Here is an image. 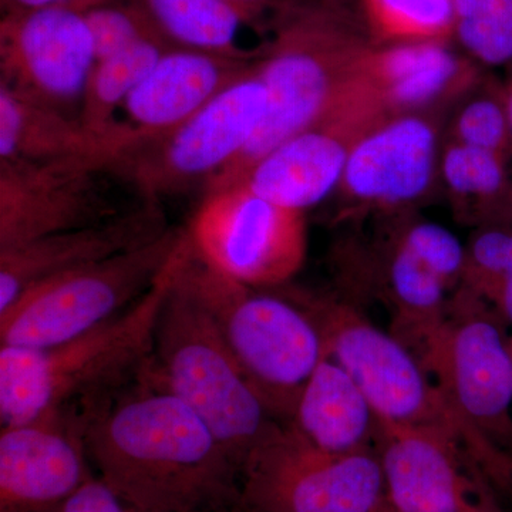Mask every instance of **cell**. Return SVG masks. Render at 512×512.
<instances>
[{"label":"cell","instance_id":"1","mask_svg":"<svg viewBox=\"0 0 512 512\" xmlns=\"http://www.w3.org/2000/svg\"><path fill=\"white\" fill-rule=\"evenodd\" d=\"M146 389L86 407L87 456L136 512H241L239 470L210 427L147 372Z\"/></svg>","mask_w":512,"mask_h":512},{"label":"cell","instance_id":"2","mask_svg":"<svg viewBox=\"0 0 512 512\" xmlns=\"http://www.w3.org/2000/svg\"><path fill=\"white\" fill-rule=\"evenodd\" d=\"M190 251L187 231L156 284L116 318L52 348L0 346L3 426L89 406L153 359L158 318Z\"/></svg>","mask_w":512,"mask_h":512},{"label":"cell","instance_id":"3","mask_svg":"<svg viewBox=\"0 0 512 512\" xmlns=\"http://www.w3.org/2000/svg\"><path fill=\"white\" fill-rule=\"evenodd\" d=\"M370 43L345 0H315L275 13L268 45L255 62L268 90V113L244 153L208 190L237 183L259 158L326 116L355 80Z\"/></svg>","mask_w":512,"mask_h":512},{"label":"cell","instance_id":"4","mask_svg":"<svg viewBox=\"0 0 512 512\" xmlns=\"http://www.w3.org/2000/svg\"><path fill=\"white\" fill-rule=\"evenodd\" d=\"M315 320L326 353L360 387L377 420L399 426L429 427L460 440L490 484L512 474V454L484 436L458 410L416 355L349 303L293 295Z\"/></svg>","mask_w":512,"mask_h":512},{"label":"cell","instance_id":"5","mask_svg":"<svg viewBox=\"0 0 512 512\" xmlns=\"http://www.w3.org/2000/svg\"><path fill=\"white\" fill-rule=\"evenodd\" d=\"M204 303L248 383L274 419L291 420L299 394L326 356L315 320L293 298L239 284L190 251L180 271Z\"/></svg>","mask_w":512,"mask_h":512},{"label":"cell","instance_id":"6","mask_svg":"<svg viewBox=\"0 0 512 512\" xmlns=\"http://www.w3.org/2000/svg\"><path fill=\"white\" fill-rule=\"evenodd\" d=\"M151 365L150 376L200 416L241 471L249 450L276 419L180 272L158 318Z\"/></svg>","mask_w":512,"mask_h":512},{"label":"cell","instance_id":"7","mask_svg":"<svg viewBox=\"0 0 512 512\" xmlns=\"http://www.w3.org/2000/svg\"><path fill=\"white\" fill-rule=\"evenodd\" d=\"M184 237L170 228L143 247L30 286L0 312V345L52 348L116 318L156 284Z\"/></svg>","mask_w":512,"mask_h":512},{"label":"cell","instance_id":"8","mask_svg":"<svg viewBox=\"0 0 512 512\" xmlns=\"http://www.w3.org/2000/svg\"><path fill=\"white\" fill-rule=\"evenodd\" d=\"M239 484L255 512H375L384 493L376 448L333 453L279 420L249 450Z\"/></svg>","mask_w":512,"mask_h":512},{"label":"cell","instance_id":"9","mask_svg":"<svg viewBox=\"0 0 512 512\" xmlns=\"http://www.w3.org/2000/svg\"><path fill=\"white\" fill-rule=\"evenodd\" d=\"M269 107L255 63L170 133L119 158L110 173L141 200L161 202L195 184H210L231 167L264 123Z\"/></svg>","mask_w":512,"mask_h":512},{"label":"cell","instance_id":"10","mask_svg":"<svg viewBox=\"0 0 512 512\" xmlns=\"http://www.w3.org/2000/svg\"><path fill=\"white\" fill-rule=\"evenodd\" d=\"M192 252L239 284H288L308 255L305 212L282 207L245 183L210 188L187 229Z\"/></svg>","mask_w":512,"mask_h":512},{"label":"cell","instance_id":"11","mask_svg":"<svg viewBox=\"0 0 512 512\" xmlns=\"http://www.w3.org/2000/svg\"><path fill=\"white\" fill-rule=\"evenodd\" d=\"M507 326L460 285L419 362L484 436L512 451V353Z\"/></svg>","mask_w":512,"mask_h":512},{"label":"cell","instance_id":"12","mask_svg":"<svg viewBox=\"0 0 512 512\" xmlns=\"http://www.w3.org/2000/svg\"><path fill=\"white\" fill-rule=\"evenodd\" d=\"M451 109L393 114L370 128L350 154L336 194L349 212H407L427 202L440 181Z\"/></svg>","mask_w":512,"mask_h":512},{"label":"cell","instance_id":"13","mask_svg":"<svg viewBox=\"0 0 512 512\" xmlns=\"http://www.w3.org/2000/svg\"><path fill=\"white\" fill-rule=\"evenodd\" d=\"M387 116L356 77L326 116L259 158L237 183L282 207L306 212L338 192L357 141Z\"/></svg>","mask_w":512,"mask_h":512},{"label":"cell","instance_id":"14","mask_svg":"<svg viewBox=\"0 0 512 512\" xmlns=\"http://www.w3.org/2000/svg\"><path fill=\"white\" fill-rule=\"evenodd\" d=\"M376 453L392 512H498L476 460L444 431L379 420Z\"/></svg>","mask_w":512,"mask_h":512},{"label":"cell","instance_id":"15","mask_svg":"<svg viewBox=\"0 0 512 512\" xmlns=\"http://www.w3.org/2000/svg\"><path fill=\"white\" fill-rule=\"evenodd\" d=\"M94 64L92 33L82 10L2 15L0 86L10 92L64 113L73 114L76 106L79 113Z\"/></svg>","mask_w":512,"mask_h":512},{"label":"cell","instance_id":"16","mask_svg":"<svg viewBox=\"0 0 512 512\" xmlns=\"http://www.w3.org/2000/svg\"><path fill=\"white\" fill-rule=\"evenodd\" d=\"M93 160H0V249L19 247L119 214L101 190Z\"/></svg>","mask_w":512,"mask_h":512},{"label":"cell","instance_id":"17","mask_svg":"<svg viewBox=\"0 0 512 512\" xmlns=\"http://www.w3.org/2000/svg\"><path fill=\"white\" fill-rule=\"evenodd\" d=\"M70 409L0 433V512H50L93 476L86 413Z\"/></svg>","mask_w":512,"mask_h":512},{"label":"cell","instance_id":"18","mask_svg":"<svg viewBox=\"0 0 512 512\" xmlns=\"http://www.w3.org/2000/svg\"><path fill=\"white\" fill-rule=\"evenodd\" d=\"M254 63L173 46L123 104L106 137L111 165L170 133Z\"/></svg>","mask_w":512,"mask_h":512},{"label":"cell","instance_id":"19","mask_svg":"<svg viewBox=\"0 0 512 512\" xmlns=\"http://www.w3.org/2000/svg\"><path fill=\"white\" fill-rule=\"evenodd\" d=\"M168 229L161 202L143 200L133 210L89 227L0 249V312L43 279L133 251L163 237Z\"/></svg>","mask_w":512,"mask_h":512},{"label":"cell","instance_id":"20","mask_svg":"<svg viewBox=\"0 0 512 512\" xmlns=\"http://www.w3.org/2000/svg\"><path fill=\"white\" fill-rule=\"evenodd\" d=\"M488 72L444 40L370 43L357 76L393 114L450 109Z\"/></svg>","mask_w":512,"mask_h":512},{"label":"cell","instance_id":"21","mask_svg":"<svg viewBox=\"0 0 512 512\" xmlns=\"http://www.w3.org/2000/svg\"><path fill=\"white\" fill-rule=\"evenodd\" d=\"M174 46L255 63L268 42L274 15L234 0H140Z\"/></svg>","mask_w":512,"mask_h":512},{"label":"cell","instance_id":"22","mask_svg":"<svg viewBox=\"0 0 512 512\" xmlns=\"http://www.w3.org/2000/svg\"><path fill=\"white\" fill-rule=\"evenodd\" d=\"M288 423L306 440L333 453L376 448L375 410L353 377L328 353L303 387Z\"/></svg>","mask_w":512,"mask_h":512},{"label":"cell","instance_id":"23","mask_svg":"<svg viewBox=\"0 0 512 512\" xmlns=\"http://www.w3.org/2000/svg\"><path fill=\"white\" fill-rule=\"evenodd\" d=\"M73 158L97 161L109 173L106 146L79 117L0 86V160L52 163Z\"/></svg>","mask_w":512,"mask_h":512},{"label":"cell","instance_id":"24","mask_svg":"<svg viewBox=\"0 0 512 512\" xmlns=\"http://www.w3.org/2000/svg\"><path fill=\"white\" fill-rule=\"evenodd\" d=\"M508 161L494 151L443 141L440 181L461 221L474 227L512 222Z\"/></svg>","mask_w":512,"mask_h":512},{"label":"cell","instance_id":"25","mask_svg":"<svg viewBox=\"0 0 512 512\" xmlns=\"http://www.w3.org/2000/svg\"><path fill=\"white\" fill-rule=\"evenodd\" d=\"M173 46L164 36H154L94 64L80 104L79 119L104 146L123 104Z\"/></svg>","mask_w":512,"mask_h":512},{"label":"cell","instance_id":"26","mask_svg":"<svg viewBox=\"0 0 512 512\" xmlns=\"http://www.w3.org/2000/svg\"><path fill=\"white\" fill-rule=\"evenodd\" d=\"M373 43L453 39V0H359Z\"/></svg>","mask_w":512,"mask_h":512},{"label":"cell","instance_id":"27","mask_svg":"<svg viewBox=\"0 0 512 512\" xmlns=\"http://www.w3.org/2000/svg\"><path fill=\"white\" fill-rule=\"evenodd\" d=\"M444 140L494 151L512 160L504 83L485 74L476 87L454 104L448 114Z\"/></svg>","mask_w":512,"mask_h":512},{"label":"cell","instance_id":"28","mask_svg":"<svg viewBox=\"0 0 512 512\" xmlns=\"http://www.w3.org/2000/svg\"><path fill=\"white\" fill-rule=\"evenodd\" d=\"M453 39L485 72L512 64V0H453Z\"/></svg>","mask_w":512,"mask_h":512},{"label":"cell","instance_id":"29","mask_svg":"<svg viewBox=\"0 0 512 512\" xmlns=\"http://www.w3.org/2000/svg\"><path fill=\"white\" fill-rule=\"evenodd\" d=\"M84 18L92 33L96 62L117 55L141 40L164 36L140 0L103 3L86 10Z\"/></svg>","mask_w":512,"mask_h":512},{"label":"cell","instance_id":"30","mask_svg":"<svg viewBox=\"0 0 512 512\" xmlns=\"http://www.w3.org/2000/svg\"><path fill=\"white\" fill-rule=\"evenodd\" d=\"M512 275V222L480 225L466 244L463 282Z\"/></svg>","mask_w":512,"mask_h":512},{"label":"cell","instance_id":"31","mask_svg":"<svg viewBox=\"0 0 512 512\" xmlns=\"http://www.w3.org/2000/svg\"><path fill=\"white\" fill-rule=\"evenodd\" d=\"M50 512H136L101 478L90 477Z\"/></svg>","mask_w":512,"mask_h":512},{"label":"cell","instance_id":"32","mask_svg":"<svg viewBox=\"0 0 512 512\" xmlns=\"http://www.w3.org/2000/svg\"><path fill=\"white\" fill-rule=\"evenodd\" d=\"M466 286L503 320L505 326L512 328V275L497 276V278L483 279L474 284H461Z\"/></svg>","mask_w":512,"mask_h":512},{"label":"cell","instance_id":"33","mask_svg":"<svg viewBox=\"0 0 512 512\" xmlns=\"http://www.w3.org/2000/svg\"><path fill=\"white\" fill-rule=\"evenodd\" d=\"M2 15L5 13L39 12L47 9L89 10L86 0H0Z\"/></svg>","mask_w":512,"mask_h":512},{"label":"cell","instance_id":"34","mask_svg":"<svg viewBox=\"0 0 512 512\" xmlns=\"http://www.w3.org/2000/svg\"><path fill=\"white\" fill-rule=\"evenodd\" d=\"M234 2L275 15V13L282 12V10L306 5V3L315 2V0H234Z\"/></svg>","mask_w":512,"mask_h":512},{"label":"cell","instance_id":"35","mask_svg":"<svg viewBox=\"0 0 512 512\" xmlns=\"http://www.w3.org/2000/svg\"><path fill=\"white\" fill-rule=\"evenodd\" d=\"M504 97L507 104L508 119H510L511 140H512V72L507 80H504Z\"/></svg>","mask_w":512,"mask_h":512},{"label":"cell","instance_id":"36","mask_svg":"<svg viewBox=\"0 0 512 512\" xmlns=\"http://www.w3.org/2000/svg\"><path fill=\"white\" fill-rule=\"evenodd\" d=\"M113 2V0H86L87 5H89V9L94 8V6L103 5V3Z\"/></svg>","mask_w":512,"mask_h":512},{"label":"cell","instance_id":"37","mask_svg":"<svg viewBox=\"0 0 512 512\" xmlns=\"http://www.w3.org/2000/svg\"><path fill=\"white\" fill-rule=\"evenodd\" d=\"M375 512H392V511H390L389 508H387V505L383 503V498H382V501H380V504L377 505Z\"/></svg>","mask_w":512,"mask_h":512},{"label":"cell","instance_id":"38","mask_svg":"<svg viewBox=\"0 0 512 512\" xmlns=\"http://www.w3.org/2000/svg\"><path fill=\"white\" fill-rule=\"evenodd\" d=\"M241 512H255V511L248 510V508L245 507L244 510H242Z\"/></svg>","mask_w":512,"mask_h":512},{"label":"cell","instance_id":"39","mask_svg":"<svg viewBox=\"0 0 512 512\" xmlns=\"http://www.w3.org/2000/svg\"><path fill=\"white\" fill-rule=\"evenodd\" d=\"M510 348H511V353H512V336H510Z\"/></svg>","mask_w":512,"mask_h":512},{"label":"cell","instance_id":"40","mask_svg":"<svg viewBox=\"0 0 512 512\" xmlns=\"http://www.w3.org/2000/svg\"><path fill=\"white\" fill-rule=\"evenodd\" d=\"M511 454H512V451H511Z\"/></svg>","mask_w":512,"mask_h":512}]
</instances>
